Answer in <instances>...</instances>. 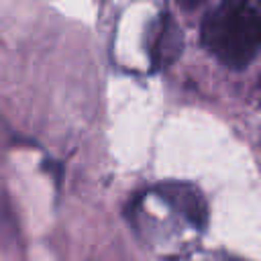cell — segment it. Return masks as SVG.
<instances>
[{
  "label": "cell",
  "mask_w": 261,
  "mask_h": 261,
  "mask_svg": "<svg viewBox=\"0 0 261 261\" xmlns=\"http://www.w3.org/2000/svg\"><path fill=\"white\" fill-rule=\"evenodd\" d=\"M204 47L232 69L261 51V0H222L202 22Z\"/></svg>",
  "instance_id": "6da1fadb"
},
{
  "label": "cell",
  "mask_w": 261,
  "mask_h": 261,
  "mask_svg": "<svg viewBox=\"0 0 261 261\" xmlns=\"http://www.w3.org/2000/svg\"><path fill=\"white\" fill-rule=\"evenodd\" d=\"M184 10H196L204 0H175Z\"/></svg>",
  "instance_id": "5b68a950"
},
{
  "label": "cell",
  "mask_w": 261,
  "mask_h": 261,
  "mask_svg": "<svg viewBox=\"0 0 261 261\" xmlns=\"http://www.w3.org/2000/svg\"><path fill=\"white\" fill-rule=\"evenodd\" d=\"M259 86H261V75H259Z\"/></svg>",
  "instance_id": "8992f818"
},
{
  "label": "cell",
  "mask_w": 261,
  "mask_h": 261,
  "mask_svg": "<svg viewBox=\"0 0 261 261\" xmlns=\"http://www.w3.org/2000/svg\"><path fill=\"white\" fill-rule=\"evenodd\" d=\"M155 194L167 206H171L177 214H181L192 226H196V228H204L206 226V220H208L206 200L200 194V190L194 188L192 184H186V181H163V184L155 186Z\"/></svg>",
  "instance_id": "7a4b0ae2"
},
{
  "label": "cell",
  "mask_w": 261,
  "mask_h": 261,
  "mask_svg": "<svg viewBox=\"0 0 261 261\" xmlns=\"http://www.w3.org/2000/svg\"><path fill=\"white\" fill-rule=\"evenodd\" d=\"M184 47V37L179 27L169 14H163L161 20L157 22V33L151 45V61L153 67H167L171 65Z\"/></svg>",
  "instance_id": "3957f363"
},
{
  "label": "cell",
  "mask_w": 261,
  "mask_h": 261,
  "mask_svg": "<svg viewBox=\"0 0 261 261\" xmlns=\"http://www.w3.org/2000/svg\"><path fill=\"white\" fill-rule=\"evenodd\" d=\"M43 167H45L47 171H51V173L55 175V179H61V173H63V171H61V169H63L61 163H57V161H45Z\"/></svg>",
  "instance_id": "277c9868"
}]
</instances>
